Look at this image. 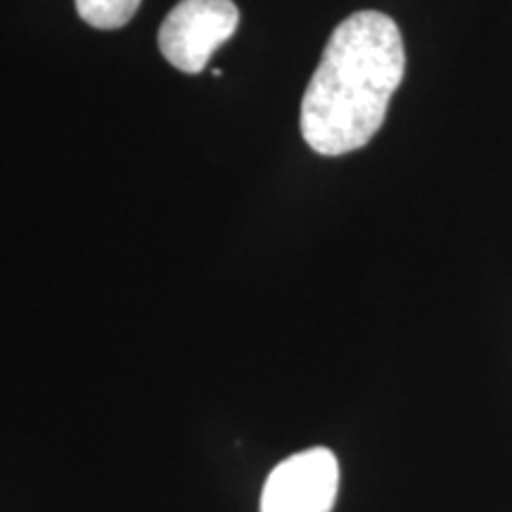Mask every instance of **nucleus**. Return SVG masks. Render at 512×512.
Here are the masks:
<instances>
[{"label": "nucleus", "instance_id": "nucleus-1", "mask_svg": "<svg viewBox=\"0 0 512 512\" xmlns=\"http://www.w3.org/2000/svg\"><path fill=\"white\" fill-rule=\"evenodd\" d=\"M406 72L392 17L361 10L332 31L302 100V136L313 152L339 157L368 145Z\"/></svg>", "mask_w": 512, "mask_h": 512}, {"label": "nucleus", "instance_id": "nucleus-2", "mask_svg": "<svg viewBox=\"0 0 512 512\" xmlns=\"http://www.w3.org/2000/svg\"><path fill=\"white\" fill-rule=\"evenodd\" d=\"M240 24L233 0H181L159 29V50L185 74H200Z\"/></svg>", "mask_w": 512, "mask_h": 512}, {"label": "nucleus", "instance_id": "nucleus-3", "mask_svg": "<svg viewBox=\"0 0 512 512\" xmlns=\"http://www.w3.org/2000/svg\"><path fill=\"white\" fill-rule=\"evenodd\" d=\"M339 489L337 456L325 446L275 465L261 494V512H332Z\"/></svg>", "mask_w": 512, "mask_h": 512}, {"label": "nucleus", "instance_id": "nucleus-4", "mask_svg": "<svg viewBox=\"0 0 512 512\" xmlns=\"http://www.w3.org/2000/svg\"><path fill=\"white\" fill-rule=\"evenodd\" d=\"M140 8V0H76L81 19L95 29H119Z\"/></svg>", "mask_w": 512, "mask_h": 512}]
</instances>
